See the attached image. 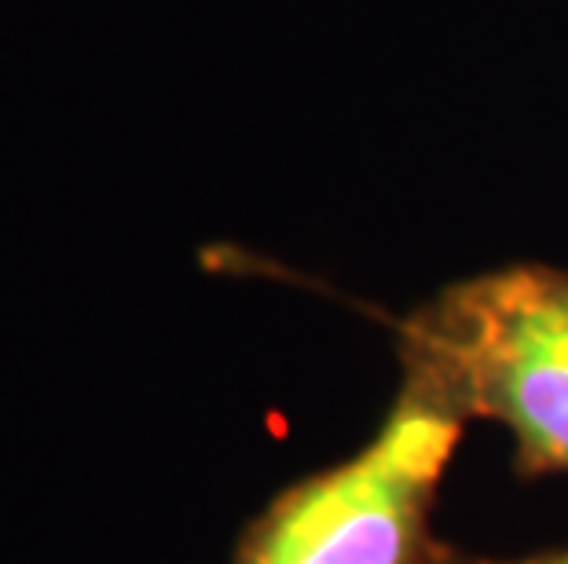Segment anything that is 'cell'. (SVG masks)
<instances>
[{
	"instance_id": "7a4b0ae2",
	"label": "cell",
	"mask_w": 568,
	"mask_h": 564,
	"mask_svg": "<svg viewBox=\"0 0 568 564\" xmlns=\"http://www.w3.org/2000/svg\"><path fill=\"white\" fill-rule=\"evenodd\" d=\"M466 425L437 392L400 378L364 448L283 488L239 535L232 564H426Z\"/></svg>"
},
{
	"instance_id": "6da1fadb",
	"label": "cell",
	"mask_w": 568,
	"mask_h": 564,
	"mask_svg": "<svg viewBox=\"0 0 568 564\" xmlns=\"http://www.w3.org/2000/svg\"><path fill=\"white\" fill-rule=\"evenodd\" d=\"M400 378L514 440V473L568 476V271L469 275L396 327Z\"/></svg>"
},
{
	"instance_id": "3957f363",
	"label": "cell",
	"mask_w": 568,
	"mask_h": 564,
	"mask_svg": "<svg viewBox=\"0 0 568 564\" xmlns=\"http://www.w3.org/2000/svg\"><path fill=\"white\" fill-rule=\"evenodd\" d=\"M426 564H568V546L561 550H542V554H531V557H510V561H499V557H477V554H463L458 546L452 543H440L433 546V554L426 557Z\"/></svg>"
}]
</instances>
